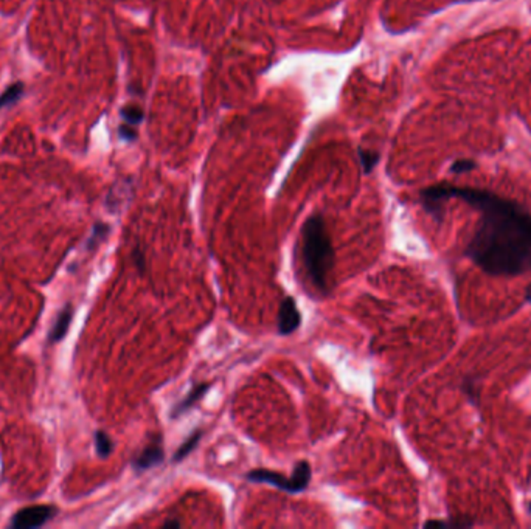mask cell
<instances>
[{"label": "cell", "instance_id": "cell-15", "mask_svg": "<svg viewBox=\"0 0 531 529\" xmlns=\"http://www.w3.org/2000/svg\"><path fill=\"white\" fill-rule=\"evenodd\" d=\"M476 168H477V163L474 160L460 159V160H455L454 163H452L450 173L452 174H463V173H469V171L476 169Z\"/></svg>", "mask_w": 531, "mask_h": 529}, {"label": "cell", "instance_id": "cell-1", "mask_svg": "<svg viewBox=\"0 0 531 529\" xmlns=\"http://www.w3.org/2000/svg\"><path fill=\"white\" fill-rule=\"evenodd\" d=\"M420 197L425 210L439 223L449 199H460L480 213L466 256L485 274L518 276L531 270V211L523 205L488 190L448 182L425 188Z\"/></svg>", "mask_w": 531, "mask_h": 529}, {"label": "cell", "instance_id": "cell-7", "mask_svg": "<svg viewBox=\"0 0 531 529\" xmlns=\"http://www.w3.org/2000/svg\"><path fill=\"white\" fill-rule=\"evenodd\" d=\"M210 387H212V383H204V382L198 383L196 387H193L188 395H186L181 402H177L173 407V410H171V419H177L179 416H182L185 411H188L191 407H195L199 400L205 396V393L210 390Z\"/></svg>", "mask_w": 531, "mask_h": 529}, {"label": "cell", "instance_id": "cell-18", "mask_svg": "<svg viewBox=\"0 0 531 529\" xmlns=\"http://www.w3.org/2000/svg\"><path fill=\"white\" fill-rule=\"evenodd\" d=\"M181 526H182V523H181V521H179V520H167V521H165V523L162 525V528H165V529H170V528H176V529H179Z\"/></svg>", "mask_w": 531, "mask_h": 529}, {"label": "cell", "instance_id": "cell-4", "mask_svg": "<svg viewBox=\"0 0 531 529\" xmlns=\"http://www.w3.org/2000/svg\"><path fill=\"white\" fill-rule=\"evenodd\" d=\"M56 514V507L48 505L30 506L20 509L11 520V528L14 529H30L46 525Z\"/></svg>", "mask_w": 531, "mask_h": 529}, {"label": "cell", "instance_id": "cell-19", "mask_svg": "<svg viewBox=\"0 0 531 529\" xmlns=\"http://www.w3.org/2000/svg\"><path fill=\"white\" fill-rule=\"evenodd\" d=\"M527 299L531 303V288L527 290Z\"/></svg>", "mask_w": 531, "mask_h": 529}, {"label": "cell", "instance_id": "cell-20", "mask_svg": "<svg viewBox=\"0 0 531 529\" xmlns=\"http://www.w3.org/2000/svg\"><path fill=\"white\" fill-rule=\"evenodd\" d=\"M530 512H531V503H530Z\"/></svg>", "mask_w": 531, "mask_h": 529}, {"label": "cell", "instance_id": "cell-14", "mask_svg": "<svg viewBox=\"0 0 531 529\" xmlns=\"http://www.w3.org/2000/svg\"><path fill=\"white\" fill-rule=\"evenodd\" d=\"M107 233H109V225L103 224V223L95 224V227H93V232H92L90 239L88 242V247L93 248L97 244H99V242H102L106 238Z\"/></svg>", "mask_w": 531, "mask_h": 529}, {"label": "cell", "instance_id": "cell-6", "mask_svg": "<svg viewBox=\"0 0 531 529\" xmlns=\"http://www.w3.org/2000/svg\"><path fill=\"white\" fill-rule=\"evenodd\" d=\"M165 460V450L162 444L160 436H156L149 444L142 450V452L132 460V467L137 472L148 470L151 467H156L162 464Z\"/></svg>", "mask_w": 531, "mask_h": 529}, {"label": "cell", "instance_id": "cell-5", "mask_svg": "<svg viewBox=\"0 0 531 529\" xmlns=\"http://www.w3.org/2000/svg\"><path fill=\"white\" fill-rule=\"evenodd\" d=\"M301 325V313L297 307L296 299L292 297H286L278 311V334L289 335L296 332Z\"/></svg>", "mask_w": 531, "mask_h": 529}, {"label": "cell", "instance_id": "cell-12", "mask_svg": "<svg viewBox=\"0 0 531 529\" xmlns=\"http://www.w3.org/2000/svg\"><path fill=\"white\" fill-rule=\"evenodd\" d=\"M379 153H375V151H370V149H362L359 148V159H361V163H362V169L365 174H370L373 168H375L378 165L379 162Z\"/></svg>", "mask_w": 531, "mask_h": 529}, {"label": "cell", "instance_id": "cell-8", "mask_svg": "<svg viewBox=\"0 0 531 529\" xmlns=\"http://www.w3.org/2000/svg\"><path fill=\"white\" fill-rule=\"evenodd\" d=\"M71 317H74V311H71V306L67 304L61 311L58 318H56V321H55V325L52 327V332H50V337H48L50 341L56 343V341H60V340H62L64 337H66V334L69 331V326H70V321H71Z\"/></svg>", "mask_w": 531, "mask_h": 529}, {"label": "cell", "instance_id": "cell-2", "mask_svg": "<svg viewBox=\"0 0 531 529\" xmlns=\"http://www.w3.org/2000/svg\"><path fill=\"white\" fill-rule=\"evenodd\" d=\"M301 261L314 289L325 295L334 266V248L322 214H312L301 227Z\"/></svg>", "mask_w": 531, "mask_h": 529}, {"label": "cell", "instance_id": "cell-17", "mask_svg": "<svg viewBox=\"0 0 531 529\" xmlns=\"http://www.w3.org/2000/svg\"><path fill=\"white\" fill-rule=\"evenodd\" d=\"M132 260H134L135 267H137V269H139V271H142V274H143V271H145V269H146V260H145V253H143L140 248H135V250H134V252H132Z\"/></svg>", "mask_w": 531, "mask_h": 529}, {"label": "cell", "instance_id": "cell-11", "mask_svg": "<svg viewBox=\"0 0 531 529\" xmlns=\"http://www.w3.org/2000/svg\"><path fill=\"white\" fill-rule=\"evenodd\" d=\"M95 449H97V453L102 456V458L109 456L113 452V442L111 439V436L106 432L98 430L95 433Z\"/></svg>", "mask_w": 531, "mask_h": 529}, {"label": "cell", "instance_id": "cell-3", "mask_svg": "<svg viewBox=\"0 0 531 529\" xmlns=\"http://www.w3.org/2000/svg\"><path fill=\"white\" fill-rule=\"evenodd\" d=\"M312 477L311 464L308 461H298L294 467L292 477H284L280 472L268 470V469H255L247 474V480L252 483H264L270 484L274 488L288 492V494H298L303 492L310 486Z\"/></svg>", "mask_w": 531, "mask_h": 529}, {"label": "cell", "instance_id": "cell-10", "mask_svg": "<svg viewBox=\"0 0 531 529\" xmlns=\"http://www.w3.org/2000/svg\"><path fill=\"white\" fill-rule=\"evenodd\" d=\"M202 435H204L202 430H199V428H198L196 432H193V433L188 436V438H186V439L182 442V446L176 450V452H174V456H173V461H174V463H179V461L185 460L188 455H191L193 450H195V449L198 447L200 438H202Z\"/></svg>", "mask_w": 531, "mask_h": 529}, {"label": "cell", "instance_id": "cell-16", "mask_svg": "<svg viewBox=\"0 0 531 529\" xmlns=\"http://www.w3.org/2000/svg\"><path fill=\"white\" fill-rule=\"evenodd\" d=\"M118 135H120V139L132 141V140L137 139V131H135V127H134V126L125 123V125H121V126L118 127Z\"/></svg>", "mask_w": 531, "mask_h": 529}, {"label": "cell", "instance_id": "cell-13", "mask_svg": "<svg viewBox=\"0 0 531 529\" xmlns=\"http://www.w3.org/2000/svg\"><path fill=\"white\" fill-rule=\"evenodd\" d=\"M121 117H123V120L126 121L127 125L137 126L142 123V120H143V111H142V107H139V106L127 104L123 107V109H121Z\"/></svg>", "mask_w": 531, "mask_h": 529}, {"label": "cell", "instance_id": "cell-9", "mask_svg": "<svg viewBox=\"0 0 531 529\" xmlns=\"http://www.w3.org/2000/svg\"><path fill=\"white\" fill-rule=\"evenodd\" d=\"M25 92V84L22 81H16L11 85L5 89V92L0 95V109H5V107H10L14 103H18L20 97L24 95Z\"/></svg>", "mask_w": 531, "mask_h": 529}]
</instances>
